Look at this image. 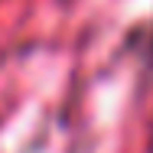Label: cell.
I'll return each mask as SVG.
<instances>
[{"instance_id": "1", "label": "cell", "mask_w": 153, "mask_h": 153, "mask_svg": "<svg viewBox=\"0 0 153 153\" xmlns=\"http://www.w3.org/2000/svg\"><path fill=\"white\" fill-rule=\"evenodd\" d=\"M147 49H150V65H153V30H150V39H147Z\"/></svg>"}]
</instances>
